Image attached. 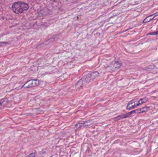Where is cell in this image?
Masks as SVG:
<instances>
[{
  "label": "cell",
  "mask_w": 158,
  "mask_h": 157,
  "mask_svg": "<svg viewBox=\"0 0 158 157\" xmlns=\"http://www.w3.org/2000/svg\"><path fill=\"white\" fill-rule=\"evenodd\" d=\"M99 75V73L97 71L91 72L86 76H84L80 80H79L76 83L75 86L77 87H83L88 84L91 82L93 81Z\"/></svg>",
  "instance_id": "1"
},
{
  "label": "cell",
  "mask_w": 158,
  "mask_h": 157,
  "mask_svg": "<svg viewBox=\"0 0 158 157\" xmlns=\"http://www.w3.org/2000/svg\"><path fill=\"white\" fill-rule=\"evenodd\" d=\"M28 8V5L23 2H15L12 7V9L13 12L17 14H21L24 13L27 11Z\"/></svg>",
  "instance_id": "2"
},
{
  "label": "cell",
  "mask_w": 158,
  "mask_h": 157,
  "mask_svg": "<svg viewBox=\"0 0 158 157\" xmlns=\"http://www.w3.org/2000/svg\"><path fill=\"white\" fill-rule=\"evenodd\" d=\"M148 100L149 99L146 97L141 99H134L128 103L126 106V109L129 110L134 109L141 105L145 103L148 101Z\"/></svg>",
  "instance_id": "3"
},
{
  "label": "cell",
  "mask_w": 158,
  "mask_h": 157,
  "mask_svg": "<svg viewBox=\"0 0 158 157\" xmlns=\"http://www.w3.org/2000/svg\"><path fill=\"white\" fill-rule=\"evenodd\" d=\"M40 82L38 80L32 79L29 80L28 81L25 83L23 85L22 88L23 89H27L29 88H33V87H36L39 85Z\"/></svg>",
  "instance_id": "4"
},
{
  "label": "cell",
  "mask_w": 158,
  "mask_h": 157,
  "mask_svg": "<svg viewBox=\"0 0 158 157\" xmlns=\"http://www.w3.org/2000/svg\"><path fill=\"white\" fill-rule=\"evenodd\" d=\"M93 122L91 120H88V121H81L80 122H79L76 124V125L75 126V129H77L79 127L82 126H89L92 124Z\"/></svg>",
  "instance_id": "5"
},
{
  "label": "cell",
  "mask_w": 158,
  "mask_h": 157,
  "mask_svg": "<svg viewBox=\"0 0 158 157\" xmlns=\"http://www.w3.org/2000/svg\"><path fill=\"white\" fill-rule=\"evenodd\" d=\"M132 114H134L133 111L130 112H129L128 113L120 115L118 116L117 117L115 118V121H118V120H121V119H124V118H128V117H131Z\"/></svg>",
  "instance_id": "6"
},
{
  "label": "cell",
  "mask_w": 158,
  "mask_h": 157,
  "mask_svg": "<svg viewBox=\"0 0 158 157\" xmlns=\"http://www.w3.org/2000/svg\"><path fill=\"white\" fill-rule=\"evenodd\" d=\"M150 109V107L148 106H145L142 108H139L136 110H135L133 111L134 114H140L144 113L145 112H147L149 111Z\"/></svg>",
  "instance_id": "7"
},
{
  "label": "cell",
  "mask_w": 158,
  "mask_h": 157,
  "mask_svg": "<svg viewBox=\"0 0 158 157\" xmlns=\"http://www.w3.org/2000/svg\"><path fill=\"white\" fill-rule=\"evenodd\" d=\"M158 16V13H154L153 14L150 15V16H149L148 17H146L145 19L143 20V21H142V23H149V22H150L153 19H154L155 18H156Z\"/></svg>",
  "instance_id": "8"
},
{
  "label": "cell",
  "mask_w": 158,
  "mask_h": 157,
  "mask_svg": "<svg viewBox=\"0 0 158 157\" xmlns=\"http://www.w3.org/2000/svg\"><path fill=\"white\" fill-rule=\"evenodd\" d=\"M8 100L7 98L3 99L0 100V109L4 107V106L8 102Z\"/></svg>",
  "instance_id": "9"
},
{
  "label": "cell",
  "mask_w": 158,
  "mask_h": 157,
  "mask_svg": "<svg viewBox=\"0 0 158 157\" xmlns=\"http://www.w3.org/2000/svg\"><path fill=\"white\" fill-rule=\"evenodd\" d=\"M147 35H152V36H154V35H158V31H155V32H151L149 34H147Z\"/></svg>",
  "instance_id": "10"
},
{
  "label": "cell",
  "mask_w": 158,
  "mask_h": 157,
  "mask_svg": "<svg viewBox=\"0 0 158 157\" xmlns=\"http://www.w3.org/2000/svg\"><path fill=\"white\" fill-rule=\"evenodd\" d=\"M35 156H36V154L34 153H30L29 155L27 156L26 157H35Z\"/></svg>",
  "instance_id": "11"
},
{
  "label": "cell",
  "mask_w": 158,
  "mask_h": 157,
  "mask_svg": "<svg viewBox=\"0 0 158 157\" xmlns=\"http://www.w3.org/2000/svg\"><path fill=\"white\" fill-rule=\"evenodd\" d=\"M7 43L5 42H0V47H3L4 46L6 45Z\"/></svg>",
  "instance_id": "12"
}]
</instances>
